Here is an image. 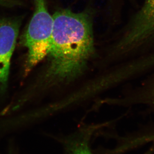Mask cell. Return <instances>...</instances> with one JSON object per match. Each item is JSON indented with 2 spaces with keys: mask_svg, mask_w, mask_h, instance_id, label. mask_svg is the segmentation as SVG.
Wrapping results in <instances>:
<instances>
[{
  "mask_svg": "<svg viewBox=\"0 0 154 154\" xmlns=\"http://www.w3.org/2000/svg\"><path fill=\"white\" fill-rule=\"evenodd\" d=\"M53 18L46 0H34V11L23 35L24 45L28 50L27 68L33 67L48 54L53 27Z\"/></svg>",
  "mask_w": 154,
  "mask_h": 154,
  "instance_id": "obj_3",
  "label": "cell"
},
{
  "mask_svg": "<svg viewBox=\"0 0 154 154\" xmlns=\"http://www.w3.org/2000/svg\"><path fill=\"white\" fill-rule=\"evenodd\" d=\"M53 18L46 78L51 85L66 84L82 74L94 55L93 23L87 13L68 10L57 11Z\"/></svg>",
  "mask_w": 154,
  "mask_h": 154,
  "instance_id": "obj_1",
  "label": "cell"
},
{
  "mask_svg": "<svg viewBox=\"0 0 154 154\" xmlns=\"http://www.w3.org/2000/svg\"><path fill=\"white\" fill-rule=\"evenodd\" d=\"M118 56L132 59L154 53V0H143L115 45Z\"/></svg>",
  "mask_w": 154,
  "mask_h": 154,
  "instance_id": "obj_2",
  "label": "cell"
},
{
  "mask_svg": "<svg viewBox=\"0 0 154 154\" xmlns=\"http://www.w3.org/2000/svg\"><path fill=\"white\" fill-rule=\"evenodd\" d=\"M21 5L22 3L19 0H0V7L13 8Z\"/></svg>",
  "mask_w": 154,
  "mask_h": 154,
  "instance_id": "obj_7",
  "label": "cell"
},
{
  "mask_svg": "<svg viewBox=\"0 0 154 154\" xmlns=\"http://www.w3.org/2000/svg\"><path fill=\"white\" fill-rule=\"evenodd\" d=\"M92 129H86L68 140L66 154H93L90 146Z\"/></svg>",
  "mask_w": 154,
  "mask_h": 154,
  "instance_id": "obj_6",
  "label": "cell"
},
{
  "mask_svg": "<svg viewBox=\"0 0 154 154\" xmlns=\"http://www.w3.org/2000/svg\"><path fill=\"white\" fill-rule=\"evenodd\" d=\"M127 100V103L145 106L154 112V72L135 88Z\"/></svg>",
  "mask_w": 154,
  "mask_h": 154,
  "instance_id": "obj_5",
  "label": "cell"
},
{
  "mask_svg": "<svg viewBox=\"0 0 154 154\" xmlns=\"http://www.w3.org/2000/svg\"><path fill=\"white\" fill-rule=\"evenodd\" d=\"M19 18H0V92L7 87L11 57L19 35Z\"/></svg>",
  "mask_w": 154,
  "mask_h": 154,
  "instance_id": "obj_4",
  "label": "cell"
}]
</instances>
